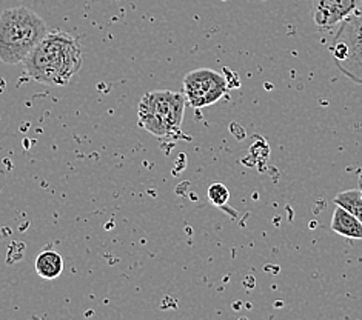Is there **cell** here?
Segmentation results:
<instances>
[{
	"mask_svg": "<svg viewBox=\"0 0 362 320\" xmlns=\"http://www.w3.org/2000/svg\"><path fill=\"white\" fill-rule=\"evenodd\" d=\"M83 51L79 40L65 31H48L39 45L23 60L28 76L48 86H65L79 73Z\"/></svg>",
	"mask_w": 362,
	"mask_h": 320,
	"instance_id": "6da1fadb",
	"label": "cell"
},
{
	"mask_svg": "<svg viewBox=\"0 0 362 320\" xmlns=\"http://www.w3.org/2000/svg\"><path fill=\"white\" fill-rule=\"evenodd\" d=\"M48 34L47 22L27 6L0 13V62L22 64Z\"/></svg>",
	"mask_w": 362,
	"mask_h": 320,
	"instance_id": "7a4b0ae2",
	"label": "cell"
},
{
	"mask_svg": "<svg viewBox=\"0 0 362 320\" xmlns=\"http://www.w3.org/2000/svg\"><path fill=\"white\" fill-rule=\"evenodd\" d=\"M185 94L151 91L144 94L137 107V120L145 131L156 137H177L185 114Z\"/></svg>",
	"mask_w": 362,
	"mask_h": 320,
	"instance_id": "3957f363",
	"label": "cell"
},
{
	"mask_svg": "<svg viewBox=\"0 0 362 320\" xmlns=\"http://www.w3.org/2000/svg\"><path fill=\"white\" fill-rule=\"evenodd\" d=\"M332 54L336 66L350 77L362 83V11H358L341 23L332 45Z\"/></svg>",
	"mask_w": 362,
	"mask_h": 320,
	"instance_id": "277c9868",
	"label": "cell"
},
{
	"mask_svg": "<svg viewBox=\"0 0 362 320\" xmlns=\"http://www.w3.org/2000/svg\"><path fill=\"white\" fill-rule=\"evenodd\" d=\"M184 91L189 105L199 109L213 105L226 96L228 82L223 74L209 68H201L185 76Z\"/></svg>",
	"mask_w": 362,
	"mask_h": 320,
	"instance_id": "5b68a950",
	"label": "cell"
},
{
	"mask_svg": "<svg viewBox=\"0 0 362 320\" xmlns=\"http://www.w3.org/2000/svg\"><path fill=\"white\" fill-rule=\"evenodd\" d=\"M362 0H310V13L316 27L332 28L356 14Z\"/></svg>",
	"mask_w": 362,
	"mask_h": 320,
	"instance_id": "8992f818",
	"label": "cell"
},
{
	"mask_svg": "<svg viewBox=\"0 0 362 320\" xmlns=\"http://www.w3.org/2000/svg\"><path fill=\"white\" fill-rule=\"evenodd\" d=\"M332 230L336 235L344 237L362 239V222H359L355 215L338 205H336V210L332 218Z\"/></svg>",
	"mask_w": 362,
	"mask_h": 320,
	"instance_id": "52a82bcc",
	"label": "cell"
},
{
	"mask_svg": "<svg viewBox=\"0 0 362 320\" xmlns=\"http://www.w3.org/2000/svg\"><path fill=\"white\" fill-rule=\"evenodd\" d=\"M36 273L42 279L53 280L57 279L64 271V259L59 253L53 249L42 251V253L36 257Z\"/></svg>",
	"mask_w": 362,
	"mask_h": 320,
	"instance_id": "ba28073f",
	"label": "cell"
},
{
	"mask_svg": "<svg viewBox=\"0 0 362 320\" xmlns=\"http://www.w3.org/2000/svg\"><path fill=\"white\" fill-rule=\"evenodd\" d=\"M334 203L342 206L344 210H347L359 222H362V194L359 189H349V191L339 193L334 197Z\"/></svg>",
	"mask_w": 362,
	"mask_h": 320,
	"instance_id": "9c48e42d",
	"label": "cell"
},
{
	"mask_svg": "<svg viewBox=\"0 0 362 320\" xmlns=\"http://www.w3.org/2000/svg\"><path fill=\"white\" fill-rule=\"evenodd\" d=\"M230 198V191L226 185L222 184H213L209 188V201L216 205V206H223Z\"/></svg>",
	"mask_w": 362,
	"mask_h": 320,
	"instance_id": "30bf717a",
	"label": "cell"
},
{
	"mask_svg": "<svg viewBox=\"0 0 362 320\" xmlns=\"http://www.w3.org/2000/svg\"><path fill=\"white\" fill-rule=\"evenodd\" d=\"M361 194H362V191H361Z\"/></svg>",
	"mask_w": 362,
	"mask_h": 320,
	"instance_id": "8fae6325",
	"label": "cell"
}]
</instances>
